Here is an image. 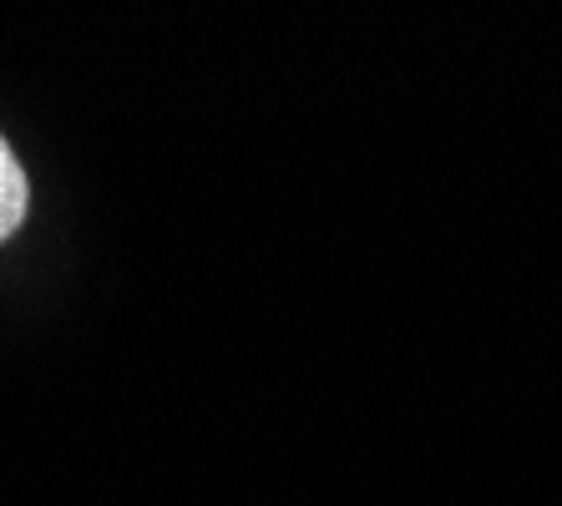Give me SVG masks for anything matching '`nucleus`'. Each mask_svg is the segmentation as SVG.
Segmentation results:
<instances>
[{"label":"nucleus","mask_w":562,"mask_h":506,"mask_svg":"<svg viewBox=\"0 0 562 506\" xmlns=\"http://www.w3.org/2000/svg\"><path fill=\"white\" fill-rule=\"evenodd\" d=\"M26 209H31V182H26V168L21 157L11 153V143L0 137V244L26 223Z\"/></svg>","instance_id":"f257e3e1"}]
</instances>
